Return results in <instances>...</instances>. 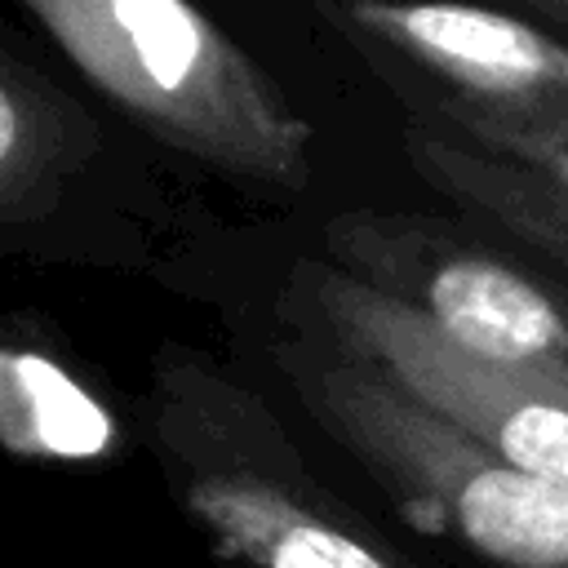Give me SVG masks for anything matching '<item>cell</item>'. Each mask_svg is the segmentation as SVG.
Here are the masks:
<instances>
[{"label":"cell","instance_id":"cell-1","mask_svg":"<svg viewBox=\"0 0 568 568\" xmlns=\"http://www.w3.org/2000/svg\"><path fill=\"white\" fill-rule=\"evenodd\" d=\"M138 124L266 186H306L311 124L191 0H22Z\"/></svg>","mask_w":568,"mask_h":568},{"label":"cell","instance_id":"cell-2","mask_svg":"<svg viewBox=\"0 0 568 568\" xmlns=\"http://www.w3.org/2000/svg\"><path fill=\"white\" fill-rule=\"evenodd\" d=\"M306 408L408 506L501 568H568V493L501 462L377 368L293 359Z\"/></svg>","mask_w":568,"mask_h":568},{"label":"cell","instance_id":"cell-3","mask_svg":"<svg viewBox=\"0 0 568 568\" xmlns=\"http://www.w3.org/2000/svg\"><path fill=\"white\" fill-rule=\"evenodd\" d=\"M346 275L417 311L457 351L568 386V293L404 213H355L328 226Z\"/></svg>","mask_w":568,"mask_h":568},{"label":"cell","instance_id":"cell-4","mask_svg":"<svg viewBox=\"0 0 568 568\" xmlns=\"http://www.w3.org/2000/svg\"><path fill=\"white\" fill-rule=\"evenodd\" d=\"M306 293L342 355L377 368L501 462L568 493V386L457 351L417 311L342 266L306 271Z\"/></svg>","mask_w":568,"mask_h":568},{"label":"cell","instance_id":"cell-5","mask_svg":"<svg viewBox=\"0 0 568 568\" xmlns=\"http://www.w3.org/2000/svg\"><path fill=\"white\" fill-rule=\"evenodd\" d=\"M342 18L444 89L435 115L524 142H568V44L550 31L466 0H346Z\"/></svg>","mask_w":568,"mask_h":568},{"label":"cell","instance_id":"cell-6","mask_svg":"<svg viewBox=\"0 0 568 568\" xmlns=\"http://www.w3.org/2000/svg\"><path fill=\"white\" fill-rule=\"evenodd\" d=\"M169 439L186 457V506L253 568H399L302 470L266 466L257 453H213L182 435Z\"/></svg>","mask_w":568,"mask_h":568},{"label":"cell","instance_id":"cell-7","mask_svg":"<svg viewBox=\"0 0 568 568\" xmlns=\"http://www.w3.org/2000/svg\"><path fill=\"white\" fill-rule=\"evenodd\" d=\"M89 138H75L67 102L18 62L0 75V213L9 222L40 217L71 178Z\"/></svg>","mask_w":568,"mask_h":568},{"label":"cell","instance_id":"cell-8","mask_svg":"<svg viewBox=\"0 0 568 568\" xmlns=\"http://www.w3.org/2000/svg\"><path fill=\"white\" fill-rule=\"evenodd\" d=\"M4 430L13 448L36 453H98L111 439L102 408L49 359L9 351L4 355Z\"/></svg>","mask_w":568,"mask_h":568},{"label":"cell","instance_id":"cell-9","mask_svg":"<svg viewBox=\"0 0 568 568\" xmlns=\"http://www.w3.org/2000/svg\"><path fill=\"white\" fill-rule=\"evenodd\" d=\"M519 4H528V9H537L541 18H550V22L568 27V0H519Z\"/></svg>","mask_w":568,"mask_h":568}]
</instances>
